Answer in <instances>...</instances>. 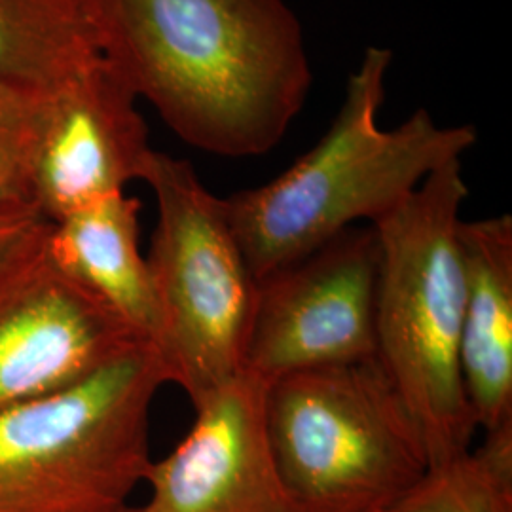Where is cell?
Segmentation results:
<instances>
[{"mask_svg":"<svg viewBox=\"0 0 512 512\" xmlns=\"http://www.w3.org/2000/svg\"><path fill=\"white\" fill-rule=\"evenodd\" d=\"M101 55L181 141L245 158L281 143L310 97L285 0H84Z\"/></svg>","mask_w":512,"mask_h":512,"instance_id":"1","label":"cell"},{"mask_svg":"<svg viewBox=\"0 0 512 512\" xmlns=\"http://www.w3.org/2000/svg\"><path fill=\"white\" fill-rule=\"evenodd\" d=\"M391 61L389 50L366 48L325 137L272 183L222 198L256 279L363 220L376 224L440 165L475 145L473 126H440L425 109L399 128H380Z\"/></svg>","mask_w":512,"mask_h":512,"instance_id":"2","label":"cell"},{"mask_svg":"<svg viewBox=\"0 0 512 512\" xmlns=\"http://www.w3.org/2000/svg\"><path fill=\"white\" fill-rule=\"evenodd\" d=\"M461 160L440 165L374 226L380 241L378 363L420 427L427 463L471 450L476 425L461 376Z\"/></svg>","mask_w":512,"mask_h":512,"instance_id":"3","label":"cell"},{"mask_svg":"<svg viewBox=\"0 0 512 512\" xmlns=\"http://www.w3.org/2000/svg\"><path fill=\"white\" fill-rule=\"evenodd\" d=\"M169 384L150 342L0 412V512H124L152 463L148 418Z\"/></svg>","mask_w":512,"mask_h":512,"instance_id":"4","label":"cell"},{"mask_svg":"<svg viewBox=\"0 0 512 512\" xmlns=\"http://www.w3.org/2000/svg\"><path fill=\"white\" fill-rule=\"evenodd\" d=\"M264 416L291 512H385L429 467L420 427L378 359L279 378Z\"/></svg>","mask_w":512,"mask_h":512,"instance_id":"5","label":"cell"},{"mask_svg":"<svg viewBox=\"0 0 512 512\" xmlns=\"http://www.w3.org/2000/svg\"><path fill=\"white\" fill-rule=\"evenodd\" d=\"M143 183L158 205L147 262L158 306L156 349L192 404L245 368L256 277L226 217L188 160L152 150Z\"/></svg>","mask_w":512,"mask_h":512,"instance_id":"6","label":"cell"},{"mask_svg":"<svg viewBox=\"0 0 512 512\" xmlns=\"http://www.w3.org/2000/svg\"><path fill=\"white\" fill-rule=\"evenodd\" d=\"M380 241L353 226L256 279L243 372L264 385L325 366L374 361Z\"/></svg>","mask_w":512,"mask_h":512,"instance_id":"7","label":"cell"},{"mask_svg":"<svg viewBox=\"0 0 512 512\" xmlns=\"http://www.w3.org/2000/svg\"><path fill=\"white\" fill-rule=\"evenodd\" d=\"M48 230L0 270V412L76 384L147 342L55 260Z\"/></svg>","mask_w":512,"mask_h":512,"instance_id":"8","label":"cell"},{"mask_svg":"<svg viewBox=\"0 0 512 512\" xmlns=\"http://www.w3.org/2000/svg\"><path fill=\"white\" fill-rule=\"evenodd\" d=\"M137 101L103 55L50 90L31 181L44 219H65L141 181L152 148Z\"/></svg>","mask_w":512,"mask_h":512,"instance_id":"9","label":"cell"},{"mask_svg":"<svg viewBox=\"0 0 512 512\" xmlns=\"http://www.w3.org/2000/svg\"><path fill=\"white\" fill-rule=\"evenodd\" d=\"M266 387L243 372L194 404L190 433L148 467L141 512H291L266 431Z\"/></svg>","mask_w":512,"mask_h":512,"instance_id":"10","label":"cell"},{"mask_svg":"<svg viewBox=\"0 0 512 512\" xmlns=\"http://www.w3.org/2000/svg\"><path fill=\"white\" fill-rule=\"evenodd\" d=\"M461 376L476 425H512V217L461 220Z\"/></svg>","mask_w":512,"mask_h":512,"instance_id":"11","label":"cell"},{"mask_svg":"<svg viewBox=\"0 0 512 512\" xmlns=\"http://www.w3.org/2000/svg\"><path fill=\"white\" fill-rule=\"evenodd\" d=\"M141 202L126 192L50 222L55 260L103 300L137 336L156 346L158 306L139 247Z\"/></svg>","mask_w":512,"mask_h":512,"instance_id":"12","label":"cell"},{"mask_svg":"<svg viewBox=\"0 0 512 512\" xmlns=\"http://www.w3.org/2000/svg\"><path fill=\"white\" fill-rule=\"evenodd\" d=\"M97 57L84 0H0V80L50 92Z\"/></svg>","mask_w":512,"mask_h":512,"instance_id":"13","label":"cell"},{"mask_svg":"<svg viewBox=\"0 0 512 512\" xmlns=\"http://www.w3.org/2000/svg\"><path fill=\"white\" fill-rule=\"evenodd\" d=\"M385 512H512V425L486 433L475 452L427 467Z\"/></svg>","mask_w":512,"mask_h":512,"instance_id":"14","label":"cell"},{"mask_svg":"<svg viewBox=\"0 0 512 512\" xmlns=\"http://www.w3.org/2000/svg\"><path fill=\"white\" fill-rule=\"evenodd\" d=\"M48 93L0 80V209L35 205L31 181Z\"/></svg>","mask_w":512,"mask_h":512,"instance_id":"15","label":"cell"},{"mask_svg":"<svg viewBox=\"0 0 512 512\" xmlns=\"http://www.w3.org/2000/svg\"><path fill=\"white\" fill-rule=\"evenodd\" d=\"M50 222L35 205L0 209V270L18 256Z\"/></svg>","mask_w":512,"mask_h":512,"instance_id":"16","label":"cell"},{"mask_svg":"<svg viewBox=\"0 0 512 512\" xmlns=\"http://www.w3.org/2000/svg\"><path fill=\"white\" fill-rule=\"evenodd\" d=\"M124 512H141V509H139V507H129V509H126Z\"/></svg>","mask_w":512,"mask_h":512,"instance_id":"17","label":"cell"}]
</instances>
